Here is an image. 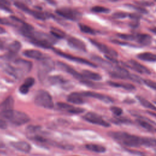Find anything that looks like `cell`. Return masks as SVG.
I'll list each match as a JSON object with an SVG mask.
<instances>
[{"mask_svg":"<svg viewBox=\"0 0 156 156\" xmlns=\"http://www.w3.org/2000/svg\"><path fill=\"white\" fill-rule=\"evenodd\" d=\"M108 135L114 140L127 146L136 147L141 145L144 146V137L143 136L141 137L120 131L110 132Z\"/></svg>","mask_w":156,"mask_h":156,"instance_id":"obj_1","label":"cell"},{"mask_svg":"<svg viewBox=\"0 0 156 156\" xmlns=\"http://www.w3.org/2000/svg\"><path fill=\"white\" fill-rule=\"evenodd\" d=\"M0 116L16 126L23 125L30 121V118L26 113L13 109L1 112Z\"/></svg>","mask_w":156,"mask_h":156,"instance_id":"obj_2","label":"cell"},{"mask_svg":"<svg viewBox=\"0 0 156 156\" xmlns=\"http://www.w3.org/2000/svg\"><path fill=\"white\" fill-rule=\"evenodd\" d=\"M28 38L30 39L32 44L46 49L51 48L52 44L54 43L52 38L48 35L39 32L34 31Z\"/></svg>","mask_w":156,"mask_h":156,"instance_id":"obj_3","label":"cell"},{"mask_svg":"<svg viewBox=\"0 0 156 156\" xmlns=\"http://www.w3.org/2000/svg\"><path fill=\"white\" fill-rule=\"evenodd\" d=\"M35 104L41 107L45 108H52L54 107V103L51 95L48 91L40 90L35 94L34 98Z\"/></svg>","mask_w":156,"mask_h":156,"instance_id":"obj_4","label":"cell"},{"mask_svg":"<svg viewBox=\"0 0 156 156\" xmlns=\"http://www.w3.org/2000/svg\"><path fill=\"white\" fill-rule=\"evenodd\" d=\"M90 41L100 51L104 53L105 55V57L109 60H110L113 62H116V58L118 57V53L115 50H114L113 49L108 47V46L105 45V44H103L102 43L97 41L94 40H90Z\"/></svg>","mask_w":156,"mask_h":156,"instance_id":"obj_5","label":"cell"},{"mask_svg":"<svg viewBox=\"0 0 156 156\" xmlns=\"http://www.w3.org/2000/svg\"><path fill=\"white\" fill-rule=\"evenodd\" d=\"M58 66L61 69H62L63 70H64L66 73L71 74L74 77H75L76 79H78L82 83H83L84 84H86L87 85L91 86V87L94 85V83L91 82L87 78H85L82 75V74L79 73L77 71H76L74 68L71 67L69 65H67V64H66V63H65L63 62H58Z\"/></svg>","mask_w":156,"mask_h":156,"instance_id":"obj_6","label":"cell"},{"mask_svg":"<svg viewBox=\"0 0 156 156\" xmlns=\"http://www.w3.org/2000/svg\"><path fill=\"white\" fill-rule=\"evenodd\" d=\"M54 68V62L50 58L44 57L40 60L38 65V77L40 80H43L46 76Z\"/></svg>","mask_w":156,"mask_h":156,"instance_id":"obj_7","label":"cell"},{"mask_svg":"<svg viewBox=\"0 0 156 156\" xmlns=\"http://www.w3.org/2000/svg\"><path fill=\"white\" fill-rule=\"evenodd\" d=\"M55 12L58 15L66 19L73 21L78 20L81 16L80 13L77 10L67 7L58 9L55 10Z\"/></svg>","mask_w":156,"mask_h":156,"instance_id":"obj_8","label":"cell"},{"mask_svg":"<svg viewBox=\"0 0 156 156\" xmlns=\"http://www.w3.org/2000/svg\"><path fill=\"white\" fill-rule=\"evenodd\" d=\"M83 118L85 121L92 124L104 127H109L110 126V124L105 121L99 115L94 112H88L83 116Z\"/></svg>","mask_w":156,"mask_h":156,"instance_id":"obj_9","label":"cell"},{"mask_svg":"<svg viewBox=\"0 0 156 156\" xmlns=\"http://www.w3.org/2000/svg\"><path fill=\"white\" fill-rule=\"evenodd\" d=\"M54 51L58 55L64 57V58H66L68 60H72V61H74V62H77V63H82V64H85V65H88L90 66H91V67H94V68H96L97 67L96 65L93 62H91L90 61L88 60H86L85 58H81V57H76V56H74V55H70V54H68L67 53H65L60 50H58V49H54Z\"/></svg>","mask_w":156,"mask_h":156,"instance_id":"obj_10","label":"cell"},{"mask_svg":"<svg viewBox=\"0 0 156 156\" xmlns=\"http://www.w3.org/2000/svg\"><path fill=\"white\" fill-rule=\"evenodd\" d=\"M15 65L17 66V68H15L17 74L18 75V73H28L30 71L32 68V64L30 62L23 60V59H17L15 61Z\"/></svg>","mask_w":156,"mask_h":156,"instance_id":"obj_11","label":"cell"},{"mask_svg":"<svg viewBox=\"0 0 156 156\" xmlns=\"http://www.w3.org/2000/svg\"><path fill=\"white\" fill-rule=\"evenodd\" d=\"M81 93L83 96L91 97V98H93L95 99H98L106 103L113 102V99L111 97L105 95V94L93 92V91H83V92H82Z\"/></svg>","mask_w":156,"mask_h":156,"instance_id":"obj_12","label":"cell"},{"mask_svg":"<svg viewBox=\"0 0 156 156\" xmlns=\"http://www.w3.org/2000/svg\"><path fill=\"white\" fill-rule=\"evenodd\" d=\"M68 43L71 47L74 49H78L79 51H87L86 45L85 43L77 38L73 37H69L68 39Z\"/></svg>","mask_w":156,"mask_h":156,"instance_id":"obj_13","label":"cell"},{"mask_svg":"<svg viewBox=\"0 0 156 156\" xmlns=\"http://www.w3.org/2000/svg\"><path fill=\"white\" fill-rule=\"evenodd\" d=\"M10 143L13 147L21 152L28 153L31 150V146L30 145V144L24 141H12Z\"/></svg>","mask_w":156,"mask_h":156,"instance_id":"obj_14","label":"cell"},{"mask_svg":"<svg viewBox=\"0 0 156 156\" xmlns=\"http://www.w3.org/2000/svg\"><path fill=\"white\" fill-rule=\"evenodd\" d=\"M129 63L130 66V67L135 69L136 71L140 74H151L150 70L144 65H141L139 62L134 60H130L129 62Z\"/></svg>","mask_w":156,"mask_h":156,"instance_id":"obj_15","label":"cell"},{"mask_svg":"<svg viewBox=\"0 0 156 156\" xmlns=\"http://www.w3.org/2000/svg\"><path fill=\"white\" fill-rule=\"evenodd\" d=\"M21 44L18 41H14L11 43L7 47L8 52L7 54V58H12L14 57L20 50Z\"/></svg>","mask_w":156,"mask_h":156,"instance_id":"obj_16","label":"cell"},{"mask_svg":"<svg viewBox=\"0 0 156 156\" xmlns=\"http://www.w3.org/2000/svg\"><path fill=\"white\" fill-rule=\"evenodd\" d=\"M35 83V79L33 77H29L26 79L24 82L20 87V92L23 94H27L30 87H32Z\"/></svg>","mask_w":156,"mask_h":156,"instance_id":"obj_17","label":"cell"},{"mask_svg":"<svg viewBox=\"0 0 156 156\" xmlns=\"http://www.w3.org/2000/svg\"><path fill=\"white\" fill-rule=\"evenodd\" d=\"M83 96L81 93L73 92L70 93L67 97V100L68 102L74 104H82L84 102L83 98Z\"/></svg>","mask_w":156,"mask_h":156,"instance_id":"obj_18","label":"cell"},{"mask_svg":"<svg viewBox=\"0 0 156 156\" xmlns=\"http://www.w3.org/2000/svg\"><path fill=\"white\" fill-rule=\"evenodd\" d=\"M23 54L29 58H33V59H36V60H41L43 59L44 57L43 56V54L40 52L37 49H27L25 50L23 52Z\"/></svg>","mask_w":156,"mask_h":156,"instance_id":"obj_19","label":"cell"},{"mask_svg":"<svg viewBox=\"0 0 156 156\" xmlns=\"http://www.w3.org/2000/svg\"><path fill=\"white\" fill-rule=\"evenodd\" d=\"M13 98L11 96H9L2 103L0 104V112L13 109Z\"/></svg>","mask_w":156,"mask_h":156,"instance_id":"obj_20","label":"cell"},{"mask_svg":"<svg viewBox=\"0 0 156 156\" xmlns=\"http://www.w3.org/2000/svg\"><path fill=\"white\" fill-rule=\"evenodd\" d=\"M135 40L141 44L149 45L152 41V37L146 34H138L135 35Z\"/></svg>","mask_w":156,"mask_h":156,"instance_id":"obj_21","label":"cell"},{"mask_svg":"<svg viewBox=\"0 0 156 156\" xmlns=\"http://www.w3.org/2000/svg\"><path fill=\"white\" fill-rule=\"evenodd\" d=\"M49 82L53 85H66L67 84V80L64 79L62 76H59V75H55L49 77L48 79Z\"/></svg>","mask_w":156,"mask_h":156,"instance_id":"obj_22","label":"cell"},{"mask_svg":"<svg viewBox=\"0 0 156 156\" xmlns=\"http://www.w3.org/2000/svg\"><path fill=\"white\" fill-rule=\"evenodd\" d=\"M82 74L85 78L88 80L90 79L93 80H100L102 79V77L99 74L90 70H83Z\"/></svg>","mask_w":156,"mask_h":156,"instance_id":"obj_23","label":"cell"},{"mask_svg":"<svg viewBox=\"0 0 156 156\" xmlns=\"http://www.w3.org/2000/svg\"><path fill=\"white\" fill-rule=\"evenodd\" d=\"M108 83L112 87H117V88H122L123 89H125L126 90H133L135 88L133 85L128 83H120V82H116L113 81H109Z\"/></svg>","mask_w":156,"mask_h":156,"instance_id":"obj_24","label":"cell"},{"mask_svg":"<svg viewBox=\"0 0 156 156\" xmlns=\"http://www.w3.org/2000/svg\"><path fill=\"white\" fill-rule=\"evenodd\" d=\"M137 57L142 60L147 62H155L156 61V54L149 52H144L138 54Z\"/></svg>","mask_w":156,"mask_h":156,"instance_id":"obj_25","label":"cell"},{"mask_svg":"<svg viewBox=\"0 0 156 156\" xmlns=\"http://www.w3.org/2000/svg\"><path fill=\"white\" fill-rule=\"evenodd\" d=\"M85 147L89 151L97 153H102L106 151V148L104 146L97 144H87L85 145Z\"/></svg>","mask_w":156,"mask_h":156,"instance_id":"obj_26","label":"cell"},{"mask_svg":"<svg viewBox=\"0 0 156 156\" xmlns=\"http://www.w3.org/2000/svg\"><path fill=\"white\" fill-rule=\"evenodd\" d=\"M136 98L138 99L139 102L141 103V104L143 107H144L147 108L151 109V110H153L156 112V107L154 104H152L151 102H149L148 100H147L145 98H144L143 97L140 96H136Z\"/></svg>","mask_w":156,"mask_h":156,"instance_id":"obj_27","label":"cell"},{"mask_svg":"<svg viewBox=\"0 0 156 156\" xmlns=\"http://www.w3.org/2000/svg\"><path fill=\"white\" fill-rule=\"evenodd\" d=\"M29 14L32 15L35 18H37V19L41 20H44L45 19H46L50 16V14H47L46 13H43L41 12L32 10H30Z\"/></svg>","mask_w":156,"mask_h":156,"instance_id":"obj_28","label":"cell"},{"mask_svg":"<svg viewBox=\"0 0 156 156\" xmlns=\"http://www.w3.org/2000/svg\"><path fill=\"white\" fill-rule=\"evenodd\" d=\"M138 124L141 126L142 127H143L144 129H145L146 130H149V131H153V130H155V129L154 128L152 124H151L150 123H149L148 122L143 120V119H137L136 120Z\"/></svg>","mask_w":156,"mask_h":156,"instance_id":"obj_29","label":"cell"},{"mask_svg":"<svg viewBox=\"0 0 156 156\" xmlns=\"http://www.w3.org/2000/svg\"><path fill=\"white\" fill-rule=\"evenodd\" d=\"M51 34H52V35H53L54 37L57 38H63L65 37V34L64 32L60 30L59 29L55 28V27L51 28Z\"/></svg>","mask_w":156,"mask_h":156,"instance_id":"obj_30","label":"cell"},{"mask_svg":"<svg viewBox=\"0 0 156 156\" xmlns=\"http://www.w3.org/2000/svg\"><path fill=\"white\" fill-rule=\"evenodd\" d=\"M144 146L148 147L156 146V138L153 137H144Z\"/></svg>","mask_w":156,"mask_h":156,"instance_id":"obj_31","label":"cell"},{"mask_svg":"<svg viewBox=\"0 0 156 156\" xmlns=\"http://www.w3.org/2000/svg\"><path fill=\"white\" fill-rule=\"evenodd\" d=\"M80 30L85 34H95V31L94 30V29H93L92 28H91L90 27H89L87 25L83 24H79V25Z\"/></svg>","mask_w":156,"mask_h":156,"instance_id":"obj_32","label":"cell"},{"mask_svg":"<svg viewBox=\"0 0 156 156\" xmlns=\"http://www.w3.org/2000/svg\"><path fill=\"white\" fill-rule=\"evenodd\" d=\"M57 107L62 110H65L66 111L69 113H70L71 110L73 109L74 107L73 105H71L70 104L64 103V102H58L57 103Z\"/></svg>","mask_w":156,"mask_h":156,"instance_id":"obj_33","label":"cell"},{"mask_svg":"<svg viewBox=\"0 0 156 156\" xmlns=\"http://www.w3.org/2000/svg\"><path fill=\"white\" fill-rule=\"evenodd\" d=\"M14 5L16 7L20 9V10H23V11H24V12H25L26 13H29V12H30V11L31 10L26 5H25L24 4H23V3L21 2H18V1L15 2H14Z\"/></svg>","mask_w":156,"mask_h":156,"instance_id":"obj_34","label":"cell"},{"mask_svg":"<svg viewBox=\"0 0 156 156\" xmlns=\"http://www.w3.org/2000/svg\"><path fill=\"white\" fill-rule=\"evenodd\" d=\"M91 10L94 12L96 13H107L110 11V10L106 7H102V6H99V5H96L93 7H92Z\"/></svg>","mask_w":156,"mask_h":156,"instance_id":"obj_35","label":"cell"},{"mask_svg":"<svg viewBox=\"0 0 156 156\" xmlns=\"http://www.w3.org/2000/svg\"><path fill=\"white\" fill-rule=\"evenodd\" d=\"M0 9L11 12L10 8V3L7 0H0Z\"/></svg>","mask_w":156,"mask_h":156,"instance_id":"obj_36","label":"cell"},{"mask_svg":"<svg viewBox=\"0 0 156 156\" xmlns=\"http://www.w3.org/2000/svg\"><path fill=\"white\" fill-rule=\"evenodd\" d=\"M129 14L128 13H126V12H124L119 11V12H116L114 13L112 16L115 18L119 19V18H126L127 16H129Z\"/></svg>","mask_w":156,"mask_h":156,"instance_id":"obj_37","label":"cell"},{"mask_svg":"<svg viewBox=\"0 0 156 156\" xmlns=\"http://www.w3.org/2000/svg\"><path fill=\"white\" fill-rule=\"evenodd\" d=\"M118 36L123 40H135V35L132 34H119Z\"/></svg>","mask_w":156,"mask_h":156,"instance_id":"obj_38","label":"cell"},{"mask_svg":"<svg viewBox=\"0 0 156 156\" xmlns=\"http://www.w3.org/2000/svg\"><path fill=\"white\" fill-rule=\"evenodd\" d=\"M143 82L149 88L156 90V82L155 81H154L152 80H149V79H145L143 80Z\"/></svg>","mask_w":156,"mask_h":156,"instance_id":"obj_39","label":"cell"},{"mask_svg":"<svg viewBox=\"0 0 156 156\" xmlns=\"http://www.w3.org/2000/svg\"><path fill=\"white\" fill-rule=\"evenodd\" d=\"M110 110L112 113L116 116H119L122 113V109L119 107L112 106L110 107Z\"/></svg>","mask_w":156,"mask_h":156,"instance_id":"obj_40","label":"cell"},{"mask_svg":"<svg viewBox=\"0 0 156 156\" xmlns=\"http://www.w3.org/2000/svg\"><path fill=\"white\" fill-rule=\"evenodd\" d=\"M113 121L116 124H121V123H127L130 122V121L126 118H115Z\"/></svg>","mask_w":156,"mask_h":156,"instance_id":"obj_41","label":"cell"},{"mask_svg":"<svg viewBox=\"0 0 156 156\" xmlns=\"http://www.w3.org/2000/svg\"><path fill=\"white\" fill-rule=\"evenodd\" d=\"M127 5L130 6V7L133 8V9H135V10H136L137 11H138V12H141L142 13H147V11L146 9H144V8H142L141 7H139L138 5H129V4Z\"/></svg>","mask_w":156,"mask_h":156,"instance_id":"obj_42","label":"cell"},{"mask_svg":"<svg viewBox=\"0 0 156 156\" xmlns=\"http://www.w3.org/2000/svg\"><path fill=\"white\" fill-rule=\"evenodd\" d=\"M0 24L8 25V26L12 25V23H11L7 18H2V17H0Z\"/></svg>","mask_w":156,"mask_h":156,"instance_id":"obj_43","label":"cell"},{"mask_svg":"<svg viewBox=\"0 0 156 156\" xmlns=\"http://www.w3.org/2000/svg\"><path fill=\"white\" fill-rule=\"evenodd\" d=\"M7 127V124L6 121L4 120V118L0 117V129H5Z\"/></svg>","mask_w":156,"mask_h":156,"instance_id":"obj_44","label":"cell"},{"mask_svg":"<svg viewBox=\"0 0 156 156\" xmlns=\"http://www.w3.org/2000/svg\"><path fill=\"white\" fill-rule=\"evenodd\" d=\"M137 3L139 5H151V4H153L152 2H150L148 1H139V2H137Z\"/></svg>","mask_w":156,"mask_h":156,"instance_id":"obj_45","label":"cell"},{"mask_svg":"<svg viewBox=\"0 0 156 156\" xmlns=\"http://www.w3.org/2000/svg\"><path fill=\"white\" fill-rule=\"evenodd\" d=\"M5 48V44L4 41L0 39V50H2L4 49Z\"/></svg>","mask_w":156,"mask_h":156,"instance_id":"obj_46","label":"cell"},{"mask_svg":"<svg viewBox=\"0 0 156 156\" xmlns=\"http://www.w3.org/2000/svg\"><path fill=\"white\" fill-rule=\"evenodd\" d=\"M150 31H151L152 33L156 34V27H152V28H150Z\"/></svg>","mask_w":156,"mask_h":156,"instance_id":"obj_47","label":"cell"},{"mask_svg":"<svg viewBox=\"0 0 156 156\" xmlns=\"http://www.w3.org/2000/svg\"><path fill=\"white\" fill-rule=\"evenodd\" d=\"M147 112H148V113H149L151 115H152V116H154V117L156 118V113L153 112H149V111H148Z\"/></svg>","mask_w":156,"mask_h":156,"instance_id":"obj_48","label":"cell"},{"mask_svg":"<svg viewBox=\"0 0 156 156\" xmlns=\"http://www.w3.org/2000/svg\"><path fill=\"white\" fill-rule=\"evenodd\" d=\"M5 32V30L1 27H0V34H2V33H4Z\"/></svg>","mask_w":156,"mask_h":156,"instance_id":"obj_49","label":"cell"},{"mask_svg":"<svg viewBox=\"0 0 156 156\" xmlns=\"http://www.w3.org/2000/svg\"><path fill=\"white\" fill-rule=\"evenodd\" d=\"M109 1H112V2H116V1H119V0H109Z\"/></svg>","mask_w":156,"mask_h":156,"instance_id":"obj_50","label":"cell"},{"mask_svg":"<svg viewBox=\"0 0 156 156\" xmlns=\"http://www.w3.org/2000/svg\"><path fill=\"white\" fill-rule=\"evenodd\" d=\"M155 131H156V129H155Z\"/></svg>","mask_w":156,"mask_h":156,"instance_id":"obj_51","label":"cell"},{"mask_svg":"<svg viewBox=\"0 0 156 156\" xmlns=\"http://www.w3.org/2000/svg\"><path fill=\"white\" fill-rule=\"evenodd\" d=\"M155 1H156V0H155Z\"/></svg>","mask_w":156,"mask_h":156,"instance_id":"obj_52","label":"cell"}]
</instances>
